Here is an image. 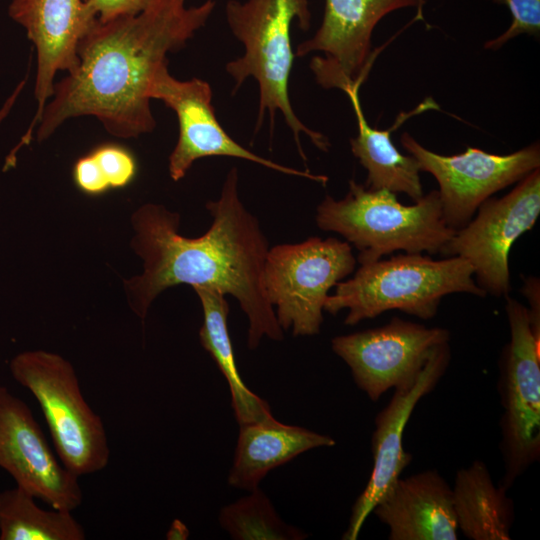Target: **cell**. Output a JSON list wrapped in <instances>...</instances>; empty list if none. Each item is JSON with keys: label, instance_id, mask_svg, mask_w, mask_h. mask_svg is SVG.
I'll use <instances>...</instances> for the list:
<instances>
[{"label": "cell", "instance_id": "11", "mask_svg": "<svg viewBox=\"0 0 540 540\" xmlns=\"http://www.w3.org/2000/svg\"><path fill=\"white\" fill-rule=\"evenodd\" d=\"M150 99L172 109L179 123V137L169 157V174L182 179L192 164L204 157L227 156L251 161L287 175L304 177L326 185L328 177L301 171L263 158L232 139L218 122L212 106V90L199 78L180 81L170 75L168 64L156 72L149 87Z\"/></svg>", "mask_w": 540, "mask_h": 540}, {"label": "cell", "instance_id": "15", "mask_svg": "<svg viewBox=\"0 0 540 540\" xmlns=\"http://www.w3.org/2000/svg\"><path fill=\"white\" fill-rule=\"evenodd\" d=\"M449 361V342L436 346L419 373L395 388L388 404L376 415L372 435V471L352 507L349 525L342 539L358 538L377 502L411 463L412 455L403 447L404 429L417 403L434 390L446 372Z\"/></svg>", "mask_w": 540, "mask_h": 540}, {"label": "cell", "instance_id": "10", "mask_svg": "<svg viewBox=\"0 0 540 540\" xmlns=\"http://www.w3.org/2000/svg\"><path fill=\"white\" fill-rule=\"evenodd\" d=\"M400 140L420 170L436 179L444 221L456 231L486 199L540 167L538 142L508 155L468 147L463 153L446 156L428 150L406 132Z\"/></svg>", "mask_w": 540, "mask_h": 540}, {"label": "cell", "instance_id": "26", "mask_svg": "<svg viewBox=\"0 0 540 540\" xmlns=\"http://www.w3.org/2000/svg\"><path fill=\"white\" fill-rule=\"evenodd\" d=\"M95 12L99 22L135 16L153 0H84Z\"/></svg>", "mask_w": 540, "mask_h": 540}, {"label": "cell", "instance_id": "12", "mask_svg": "<svg viewBox=\"0 0 540 540\" xmlns=\"http://www.w3.org/2000/svg\"><path fill=\"white\" fill-rule=\"evenodd\" d=\"M449 340L447 329L393 317L386 325L336 336L331 346L349 366L357 387L377 402L414 378L433 349Z\"/></svg>", "mask_w": 540, "mask_h": 540}, {"label": "cell", "instance_id": "13", "mask_svg": "<svg viewBox=\"0 0 540 540\" xmlns=\"http://www.w3.org/2000/svg\"><path fill=\"white\" fill-rule=\"evenodd\" d=\"M423 5L424 0H325L321 25L297 46L296 56L325 54L313 57L310 64L317 82L325 88L341 89L364 81L374 59L371 38L379 21L406 7L421 12Z\"/></svg>", "mask_w": 540, "mask_h": 540}, {"label": "cell", "instance_id": "20", "mask_svg": "<svg viewBox=\"0 0 540 540\" xmlns=\"http://www.w3.org/2000/svg\"><path fill=\"white\" fill-rule=\"evenodd\" d=\"M493 483L486 464L473 461L455 475L453 509L458 530L470 540H509L514 522L513 500Z\"/></svg>", "mask_w": 540, "mask_h": 540}, {"label": "cell", "instance_id": "23", "mask_svg": "<svg viewBox=\"0 0 540 540\" xmlns=\"http://www.w3.org/2000/svg\"><path fill=\"white\" fill-rule=\"evenodd\" d=\"M219 523L235 540H302L308 536L285 523L259 487L248 496L224 506Z\"/></svg>", "mask_w": 540, "mask_h": 540}, {"label": "cell", "instance_id": "27", "mask_svg": "<svg viewBox=\"0 0 540 540\" xmlns=\"http://www.w3.org/2000/svg\"><path fill=\"white\" fill-rule=\"evenodd\" d=\"M526 296L530 307L528 309L531 329L537 339L540 340V285L539 279L528 277L524 280V287L521 290Z\"/></svg>", "mask_w": 540, "mask_h": 540}, {"label": "cell", "instance_id": "8", "mask_svg": "<svg viewBox=\"0 0 540 540\" xmlns=\"http://www.w3.org/2000/svg\"><path fill=\"white\" fill-rule=\"evenodd\" d=\"M505 297L510 341L502 353L498 381L504 466L499 486L508 491L540 459V340L531 329L528 309Z\"/></svg>", "mask_w": 540, "mask_h": 540}, {"label": "cell", "instance_id": "22", "mask_svg": "<svg viewBox=\"0 0 540 540\" xmlns=\"http://www.w3.org/2000/svg\"><path fill=\"white\" fill-rule=\"evenodd\" d=\"M83 526L70 511L43 509L22 487L0 491V540H84Z\"/></svg>", "mask_w": 540, "mask_h": 540}, {"label": "cell", "instance_id": "19", "mask_svg": "<svg viewBox=\"0 0 540 540\" xmlns=\"http://www.w3.org/2000/svg\"><path fill=\"white\" fill-rule=\"evenodd\" d=\"M363 81L350 83L341 89L348 95L357 120L358 134L350 139L353 155L367 171L364 186L371 190L385 189L393 193H404L414 202L424 194L420 181L421 171L413 156L403 155L395 147L391 133L409 115L420 113L425 103L410 113H402L388 130L373 128L367 122L359 100V87Z\"/></svg>", "mask_w": 540, "mask_h": 540}, {"label": "cell", "instance_id": "9", "mask_svg": "<svg viewBox=\"0 0 540 540\" xmlns=\"http://www.w3.org/2000/svg\"><path fill=\"white\" fill-rule=\"evenodd\" d=\"M477 211L474 219L455 232L442 255L465 259L486 295L507 296L510 249L535 225L540 214L539 168L520 180L505 196L486 199Z\"/></svg>", "mask_w": 540, "mask_h": 540}, {"label": "cell", "instance_id": "28", "mask_svg": "<svg viewBox=\"0 0 540 540\" xmlns=\"http://www.w3.org/2000/svg\"><path fill=\"white\" fill-rule=\"evenodd\" d=\"M26 83V78H24L16 88L13 90V92L10 94V96L6 99L2 107L0 108V126L2 122L6 119V117L11 112L14 104L16 103V100L18 99L19 95L21 94L24 86Z\"/></svg>", "mask_w": 540, "mask_h": 540}, {"label": "cell", "instance_id": "14", "mask_svg": "<svg viewBox=\"0 0 540 540\" xmlns=\"http://www.w3.org/2000/svg\"><path fill=\"white\" fill-rule=\"evenodd\" d=\"M0 468L51 508L74 511L83 500L79 477L54 455L29 406L0 385Z\"/></svg>", "mask_w": 540, "mask_h": 540}, {"label": "cell", "instance_id": "5", "mask_svg": "<svg viewBox=\"0 0 540 540\" xmlns=\"http://www.w3.org/2000/svg\"><path fill=\"white\" fill-rule=\"evenodd\" d=\"M473 276L472 266L458 256L434 260L421 253L395 255L361 264L352 278L336 284L324 310L335 315L347 309L344 324L350 326L389 310L428 320L446 295L486 296Z\"/></svg>", "mask_w": 540, "mask_h": 540}, {"label": "cell", "instance_id": "24", "mask_svg": "<svg viewBox=\"0 0 540 540\" xmlns=\"http://www.w3.org/2000/svg\"><path fill=\"white\" fill-rule=\"evenodd\" d=\"M87 155L105 193L111 189L128 186L136 175L135 157L121 145H100Z\"/></svg>", "mask_w": 540, "mask_h": 540}, {"label": "cell", "instance_id": "17", "mask_svg": "<svg viewBox=\"0 0 540 540\" xmlns=\"http://www.w3.org/2000/svg\"><path fill=\"white\" fill-rule=\"evenodd\" d=\"M372 513L389 540H457L452 487L435 469L399 478Z\"/></svg>", "mask_w": 540, "mask_h": 540}, {"label": "cell", "instance_id": "21", "mask_svg": "<svg viewBox=\"0 0 540 540\" xmlns=\"http://www.w3.org/2000/svg\"><path fill=\"white\" fill-rule=\"evenodd\" d=\"M203 308V324L199 339L211 355L229 385L231 406L239 425L273 417L266 401L253 393L242 381L235 362L228 333L229 306L225 295L206 287L193 288Z\"/></svg>", "mask_w": 540, "mask_h": 540}, {"label": "cell", "instance_id": "1", "mask_svg": "<svg viewBox=\"0 0 540 540\" xmlns=\"http://www.w3.org/2000/svg\"><path fill=\"white\" fill-rule=\"evenodd\" d=\"M206 209L211 226L195 238L179 234V214L163 205L145 204L134 212L132 248L143 260V272L125 281L133 312L144 320L153 300L169 287H206L238 301L249 321L250 349L263 337L281 341L283 330L263 282L268 240L239 197L235 167Z\"/></svg>", "mask_w": 540, "mask_h": 540}, {"label": "cell", "instance_id": "2", "mask_svg": "<svg viewBox=\"0 0 540 540\" xmlns=\"http://www.w3.org/2000/svg\"><path fill=\"white\" fill-rule=\"evenodd\" d=\"M153 0L135 16L97 20L78 45L79 65L54 85L37 128L39 142L66 120L96 117L108 133L135 138L156 126L149 87L167 54L180 50L207 23L216 6L206 0Z\"/></svg>", "mask_w": 540, "mask_h": 540}, {"label": "cell", "instance_id": "16", "mask_svg": "<svg viewBox=\"0 0 540 540\" xmlns=\"http://www.w3.org/2000/svg\"><path fill=\"white\" fill-rule=\"evenodd\" d=\"M9 16L25 30L36 48L37 73L34 95L37 109L20 143L27 145L38 125L47 100L54 92L58 71H75L79 65L78 45L97 22V16L84 0H12Z\"/></svg>", "mask_w": 540, "mask_h": 540}, {"label": "cell", "instance_id": "18", "mask_svg": "<svg viewBox=\"0 0 540 540\" xmlns=\"http://www.w3.org/2000/svg\"><path fill=\"white\" fill-rule=\"evenodd\" d=\"M334 445L335 440L328 435L284 424L274 417L241 424L228 483L252 491L272 469L306 451Z\"/></svg>", "mask_w": 540, "mask_h": 540}, {"label": "cell", "instance_id": "6", "mask_svg": "<svg viewBox=\"0 0 540 540\" xmlns=\"http://www.w3.org/2000/svg\"><path fill=\"white\" fill-rule=\"evenodd\" d=\"M9 370L38 402L60 462L78 477L103 470L110 460L106 429L72 364L54 352L28 350L11 359Z\"/></svg>", "mask_w": 540, "mask_h": 540}, {"label": "cell", "instance_id": "4", "mask_svg": "<svg viewBox=\"0 0 540 540\" xmlns=\"http://www.w3.org/2000/svg\"><path fill=\"white\" fill-rule=\"evenodd\" d=\"M316 224L323 231L338 233L354 246L360 265L395 251L442 254L456 232L444 221L437 190L423 195L413 205H404L396 193L371 190L353 179L343 199L325 196L317 206Z\"/></svg>", "mask_w": 540, "mask_h": 540}, {"label": "cell", "instance_id": "29", "mask_svg": "<svg viewBox=\"0 0 540 540\" xmlns=\"http://www.w3.org/2000/svg\"><path fill=\"white\" fill-rule=\"evenodd\" d=\"M188 536H189L188 528L183 522H181L178 519H175L172 522L166 534L167 539H171V540H181V539L184 540V539H187Z\"/></svg>", "mask_w": 540, "mask_h": 540}, {"label": "cell", "instance_id": "7", "mask_svg": "<svg viewBox=\"0 0 540 540\" xmlns=\"http://www.w3.org/2000/svg\"><path fill=\"white\" fill-rule=\"evenodd\" d=\"M355 265L351 245L333 237L269 248L263 282L282 330L292 328L294 336L319 334L329 290Z\"/></svg>", "mask_w": 540, "mask_h": 540}, {"label": "cell", "instance_id": "25", "mask_svg": "<svg viewBox=\"0 0 540 540\" xmlns=\"http://www.w3.org/2000/svg\"><path fill=\"white\" fill-rule=\"evenodd\" d=\"M505 5L512 20L508 29L496 38L487 41L486 49L497 50L519 35H540V0H490Z\"/></svg>", "mask_w": 540, "mask_h": 540}, {"label": "cell", "instance_id": "3", "mask_svg": "<svg viewBox=\"0 0 540 540\" xmlns=\"http://www.w3.org/2000/svg\"><path fill=\"white\" fill-rule=\"evenodd\" d=\"M225 16L232 34L244 47L242 56L226 64V71L234 80L233 93L249 77L258 82L259 109L255 131L262 126L266 112L273 126L275 114L280 111L305 162L301 134L307 135L321 151H328L329 140L299 120L288 91L295 58L290 30L294 21L303 31L310 28L309 0H228Z\"/></svg>", "mask_w": 540, "mask_h": 540}]
</instances>
